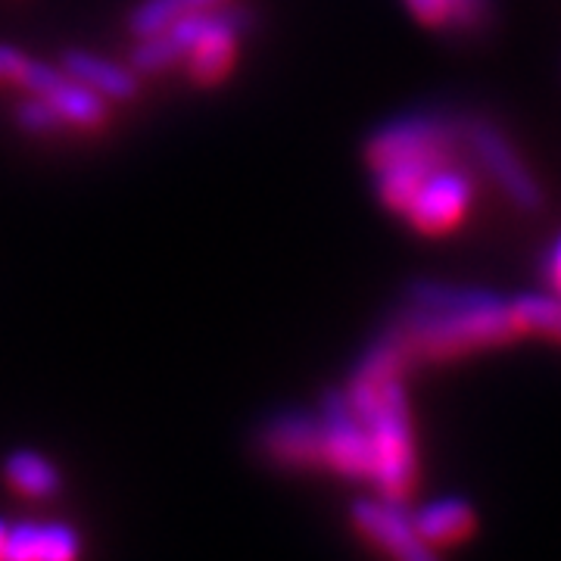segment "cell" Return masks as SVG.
I'll return each mask as SVG.
<instances>
[{
    "mask_svg": "<svg viewBox=\"0 0 561 561\" xmlns=\"http://www.w3.org/2000/svg\"><path fill=\"white\" fill-rule=\"evenodd\" d=\"M412 302V312L390 331L409 359H456L518 337L512 306L486 294L421 287Z\"/></svg>",
    "mask_w": 561,
    "mask_h": 561,
    "instance_id": "1",
    "label": "cell"
},
{
    "mask_svg": "<svg viewBox=\"0 0 561 561\" xmlns=\"http://www.w3.org/2000/svg\"><path fill=\"white\" fill-rule=\"evenodd\" d=\"M7 530H10V527L0 522V559H3V546H7Z\"/></svg>",
    "mask_w": 561,
    "mask_h": 561,
    "instance_id": "24",
    "label": "cell"
},
{
    "mask_svg": "<svg viewBox=\"0 0 561 561\" xmlns=\"http://www.w3.org/2000/svg\"><path fill=\"white\" fill-rule=\"evenodd\" d=\"M25 62H28V57L20 54L16 47L0 44V81H20Z\"/></svg>",
    "mask_w": 561,
    "mask_h": 561,
    "instance_id": "22",
    "label": "cell"
},
{
    "mask_svg": "<svg viewBox=\"0 0 561 561\" xmlns=\"http://www.w3.org/2000/svg\"><path fill=\"white\" fill-rule=\"evenodd\" d=\"M16 125L28 135H54V131L66 128V119L44 98L32 94L28 101L16 106Z\"/></svg>",
    "mask_w": 561,
    "mask_h": 561,
    "instance_id": "19",
    "label": "cell"
},
{
    "mask_svg": "<svg viewBox=\"0 0 561 561\" xmlns=\"http://www.w3.org/2000/svg\"><path fill=\"white\" fill-rule=\"evenodd\" d=\"M321 465L346 478H371L375 453L368 427L353 412L346 393H328L321 400Z\"/></svg>",
    "mask_w": 561,
    "mask_h": 561,
    "instance_id": "5",
    "label": "cell"
},
{
    "mask_svg": "<svg viewBox=\"0 0 561 561\" xmlns=\"http://www.w3.org/2000/svg\"><path fill=\"white\" fill-rule=\"evenodd\" d=\"M238 38H241L238 32L221 28V32H213V35L197 41L184 57L191 79L197 84H216V81L225 79L234 66V57H238Z\"/></svg>",
    "mask_w": 561,
    "mask_h": 561,
    "instance_id": "15",
    "label": "cell"
},
{
    "mask_svg": "<svg viewBox=\"0 0 561 561\" xmlns=\"http://www.w3.org/2000/svg\"><path fill=\"white\" fill-rule=\"evenodd\" d=\"M62 69L88 84L91 91H98L103 101H135L138 98V76L135 69L122 66V62L103 60L91 50H66L62 54Z\"/></svg>",
    "mask_w": 561,
    "mask_h": 561,
    "instance_id": "12",
    "label": "cell"
},
{
    "mask_svg": "<svg viewBox=\"0 0 561 561\" xmlns=\"http://www.w3.org/2000/svg\"><path fill=\"white\" fill-rule=\"evenodd\" d=\"M20 84L50 103L62 119H66V125L98 128V125L106 122V101H103L98 91H91L88 84L72 79L66 69H54L47 62L28 60L25 69H22Z\"/></svg>",
    "mask_w": 561,
    "mask_h": 561,
    "instance_id": "6",
    "label": "cell"
},
{
    "mask_svg": "<svg viewBox=\"0 0 561 561\" xmlns=\"http://www.w3.org/2000/svg\"><path fill=\"white\" fill-rule=\"evenodd\" d=\"M486 16V0H449V22L478 25Z\"/></svg>",
    "mask_w": 561,
    "mask_h": 561,
    "instance_id": "21",
    "label": "cell"
},
{
    "mask_svg": "<svg viewBox=\"0 0 561 561\" xmlns=\"http://www.w3.org/2000/svg\"><path fill=\"white\" fill-rule=\"evenodd\" d=\"M456 131L434 116H405V119L383 125L375 138L368 140L365 157L375 169L387 162H415L427 169H440L453 160Z\"/></svg>",
    "mask_w": 561,
    "mask_h": 561,
    "instance_id": "4",
    "label": "cell"
},
{
    "mask_svg": "<svg viewBox=\"0 0 561 561\" xmlns=\"http://www.w3.org/2000/svg\"><path fill=\"white\" fill-rule=\"evenodd\" d=\"M265 459L284 468H316L321 465V421L306 412H280L262 427Z\"/></svg>",
    "mask_w": 561,
    "mask_h": 561,
    "instance_id": "9",
    "label": "cell"
},
{
    "mask_svg": "<svg viewBox=\"0 0 561 561\" xmlns=\"http://www.w3.org/2000/svg\"><path fill=\"white\" fill-rule=\"evenodd\" d=\"M378 172V197L383 201V206H390V209H397V213H405L409 209V203L415 201V194H419V187L424 184V179L434 172V169H427V165H415V162H387L381 169H375Z\"/></svg>",
    "mask_w": 561,
    "mask_h": 561,
    "instance_id": "16",
    "label": "cell"
},
{
    "mask_svg": "<svg viewBox=\"0 0 561 561\" xmlns=\"http://www.w3.org/2000/svg\"><path fill=\"white\" fill-rule=\"evenodd\" d=\"M508 306H512V319L518 324V334L561 337V300L546 294H524Z\"/></svg>",
    "mask_w": 561,
    "mask_h": 561,
    "instance_id": "18",
    "label": "cell"
},
{
    "mask_svg": "<svg viewBox=\"0 0 561 561\" xmlns=\"http://www.w3.org/2000/svg\"><path fill=\"white\" fill-rule=\"evenodd\" d=\"M471 144H474L478 157L486 165V172L512 197V203H518L522 209H537L540 206V187H537V181L527 172L522 157L512 150V144L502 138L496 128L474 125L471 128Z\"/></svg>",
    "mask_w": 561,
    "mask_h": 561,
    "instance_id": "10",
    "label": "cell"
},
{
    "mask_svg": "<svg viewBox=\"0 0 561 561\" xmlns=\"http://www.w3.org/2000/svg\"><path fill=\"white\" fill-rule=\"evenodd\" d=\"M549 278H552V284L561 290V241L556 243V250H552V256H549Z\"/></svg>",
    "mask_w": 561,
    "mask_h": 561,
    "instance_id": "23",
    "label": "cell"
},
{
    "mask_svg": "<svg viewBox=\"0 0 561 561\" xmlns=\"http://www.w3.org/2000/svg\"><path fill=\"white\" fill-rule=\"evenodd\" d=\"M353 524L359 527L365 540H371L387 556H397L402 561L431 559V546L421 540L415 522L393 500H362L353 505Z\"/></svg>",
    "mask_w": 561,
    "mask_h": 561,
    "instance_id": "8",
    "label": "cell"
},
{
    "mask_svg": "<svg viewBox=\"0 0 561 561\" xmlns=\"http://www.w3.org/2000/svg\"><path fill=\"white\" fill-rule=\"evenodd\" d=\"M250 25V13L241 10V7H225V3H216V7H203V10H194V13H184L181 20L169 22L162 32L157 35H147V38L138 41L135 54H131V66L138 72H160L165 66L179 62L187 57V50L203 41L213 32H221V28H231L241 35L243 28Z\"/></svg>",
    "mask_w": 561,
    "mask_h": 561,
    "instance_id": "3",
    "label": "cell"
},
{
    "mask_svg": "<svg viewBox=\"0 0 561 561\" xmlns=\"http://www.w3.org/2000/svg\"><path fill=\"white\" fill-rule=\"evenodd\" d=\"M225 0H140L138 7L131 10L128 16V28L135 38H147V35H157L162 32L169 22L181 20L184 13H194L203 7H216Z\"/></svg>",
    "mask_w": 561,
    "mask_h": 561,
    "instance_id": "17",
    "label": "cell"
},
{
    "mask_svg": "<svg viewBox=\"0 0 561 561\" xmlns=\"http://www.w3.org/2000/svg\"><path fill=\"white\" fill-rule=\"evenodd\" d=\"M3 478L13 490H20L28 500H50L60 490V471L57 465L41 456L35 449H16L3 459Z\"/></svg>",
    "mask_w": 561,
    "mask_h": 561,
    "instance_id": "14",
    "label": "cell"
},
{
    "mask_svg": "<svg viewBox=\"0 0 561 561\" xmlns=\"http://www.w3.org/2000/svg\"><path fill=\"white\" fill-rule=\"evenodd\" d=\"M471 197H474L471 179L453 165H440L424 179L405 216L424 234H443V231H453L468 216Z\"/></svg>",
    "mask_w": 561,
    "mask_h": 561,
    "instance_id": "7",
    "label": "cell"
},
{
    "mask_svg": "<svg viewBox=\"0 0 561 561\" xmlns=\"http://www.w3.org/2000/svg\"><path fill=\"white\" fill-rule=\"evenodd\" d=\"M412 522H415V530H419L421 540L427 542L431 549L468 540L474 534V524H478L471 505L461 500L427 502Z\"/></svg>",
    "mask_w": 561,
    "mask_h": 561,
    "instance_id": "13",
    "label": "cell"
},
{
    "mask_svg": "<svg viewBox=\"0 0 561 561\" xmlns=\"http://www.w3.org/2000/svg\"><path fill=\"white\" fill-rule=\"evenodd\" d=\"M79 552V534L69 524H13L7 530V546H3V559L13 561H69Z\"/></svg>",
    "mask_w": 561,
    "mask_h": 561,
    "instance_id": "11",
    "label": "cell"
},
{
    "mask_svg": "<svg viewBox=\"0 0 561 561\" xmlns=\"http://www.w3.org/2000/svg\"><path fill=\"white\" fill-rule=\"evenodd\" d=\"M405 7L424 25H446L449 22V0H405Z\"/></svg>",
    "mask_w": 561,
    "mask_h": 561,
    "instance_id": "20",
    "label": "cell"
},
{
    "mask_svg": "<svg viewBox=\"0 0 561 561\" xmlns=\"http://www.w3.org/2000/svg\"><path fill=\"white\" fill-rule=\"evenodd\" d=\"M362 424L368 427L375 468L371 481L378 483L383 500L402 502L409 486L415 483V443H412V421L402 378H390L375 393L350 402Z\"/></svg>",
    "mask_w": 561,
    "mask_h": 561,
    "instance_id": "2",
    "label": "cell"
}]
</instances>
